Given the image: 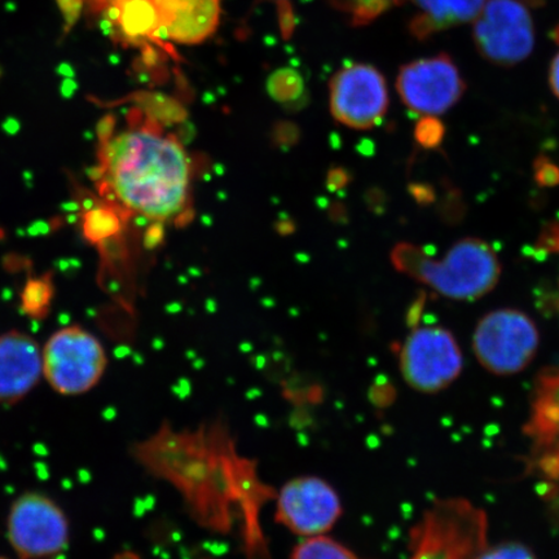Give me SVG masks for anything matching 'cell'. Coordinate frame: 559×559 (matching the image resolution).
Instances as JSON below:
<instances>
[{"label":"cell","mask_w":559,"mask_h":559,"mask_svg":"<svg viewBox=\"0 0 559 559\" xmlns=\"http://www.w3.org/2000/svg\"><path fill=\"white\" fill-rule=\"evenodd\" d=\"M389 108L386 81L379 69L354 64L331 81V111L340 123L355 130L373 129Z\"/></svg>","instance_id":"cell-12"},{"label":"cell","mask_w":559,"mask_h":559,"mask_svg":"<svg viewBox=\"0 0 559 559\" xmlns=\"http://www.w3.org/2000/svg\"><path fill=\"white\" fill-rule=\"evenodd\" d=\"M132 456L177 489L200 527L239 534L245 559H272L262 515L276 489L265 484L255 461L239 451L225 423L215 419L178 430L165 424L136 443Z\"/></svg>","instance_id":"cell-1"},{"label":"cell","mask_w":559,"mask_h":559,"mask_svg":"<svg viewBox=\"0 0 559 559\" xmlns=\"http://www.w3.org/2000/svg\"><path fill=\"white\" fill-rule=\"evenodd\" d=\"M108 180L117 199L148 219L167 221L183 212L191 169L177 140L148 130H132L108 145Z\"/></svg>","instance_id":"cell-2"},{"label":"cell","mask_w":559,"mask_h":559,"mask_svg":"<svg viewBox=\"0 0 559 559\" xmlns=\"http://www.w3.org/2000/svg\"><path fill=\"white\" fill-rule=\"evenodd\" d=\"M524 435L530 442L528 471L549 480H558L559 367L544 369L537 377Z\"/></svg>","instance_id":"cell-13"},{"label":"cell","mask_w":559,"mask_h":559,"mask_svg":"<svg viewBox=\"0 0 559 559\" xmlns=\"http://www.w3.org/2000/svg\"><path fill=\"white\" fill-rule=\"evenodd\" d=\"M488 531L485 510L472 501L437 500L411 530L408 559H479Z\"/></svg>","instance_id":"cell-4"},{"label":"cell","mask_w":559,"mask_h":559,"mask_svg":"<svg viewBox=\"0 0 559 559\" xmlns=\"http://www.w3.org/2000/svg\"><path fill=\"white\" fill-rule=\"evenodd\" d=\"M275 519L300 537L326 535L342 515L335 489L318 477L293 478L276 492Z\"/></svg>","instance_id":"cell-11"},{"label":"cell","mask_w":559,"mask_h":559,"mask_svg":"<svg viewBox=\"0 0 559 559\" xmlns=\"http://www.w3.org/2000/svg\"><path fill=\"white\" fill-rule=\"evenodd\" d=\"M393 263L403 274L454 300L486 296L501 275L496 251L486 241L473 237L454 243L439 260L416 245L401 243L393 250Z\"/></svg>","instance_id":"cell-3"},{"label":"cell","mask_w":559,"mask_h":559,"mask_svg":"<svg viewBox=\"0 0 559 559\" xmlns=\"http://www.w3.org/2000/svg\"><path fill=\"white\" fill-rule=\"evenodd\" d=\"M540 335L534 320L519 310L486 314L474 332L473 348L481 367L496 376L522 372L534 360Z\"/></svg>","instance_id":"cell-5"},{"label":"cell","mask_w":559,"mask_h":559,"mask_svg":"<svg viewBox=\"0 0 559 559\" xmlns=\"http://www.w3.org/2000/svg\"><path fill=\"white\" fill-rule=\"evenodd\" d=\"M549 86L551 93L555 94L559 100V51L550 62L549 68Z\"/></svg>","instance_id":"cell-24"},{"label":"cell","mask_w":559,"mask_h":559,"mask_svg":"<svg viewBox=\"0 0 559 559\" xmlns=\"http://www.w3.org/2000/svg\"><path fill=\"white\" fill-rule=\"evenodd\" d=\"M479 559H537L534 551L519 542L488 545Z\"/></svg>","instance_id":"cell-21"},{"label":"cell","mask_w":559,"mask_h":559,"mask_svg":"<svg viewBox=\"0 0 559 559\" xmlns=\"http://www.w3.org/2000/svg\"><path fill=\"white\" fill-rule=\"evenodd\" d=\"M335 7L347 13L355 26L372 23L383 12L393 9L401 0H332Z\"/></svg>","instance_id":"cell-19"},{"label":"cell","mask_w":559,"mask_h":559,"mask_svg":"<svg viewBox=\"0 0 559 559\" xmlns=\"http://www.w3.org/2000/svg\"><path fill=\"white\" fill-rule=\"evenodd\" d=\"M417 135L425 145H436L442 139L443 128L435 117H425L423 122L419 123Z\"/></svg>","instance_id":"cell-22"},{"label":"cell","mask_w":559,"mask_h":559,"mask_svg":"<svg viewBox=\"0 0 559 559\" xmlns=\"http://www.w3.org/2000/svg\"><path fill=\"white\" fill-rule=\"evenodd\" d=\"M302 76L296 70H277L270 76L269 91L278 102L295 100L302 93Z\"/></svg>","instance_id":"cell-20"},{"label":"cell","mask_w":559,"mask_h":559,"mask_svg":"<svg viewBox=\"0 0 559 559\" xmlns=\"http://www.w3.org/2000/svg\"><path fill=\"white\" fill-rule=\"evenodd\" d=\"M107 362L99 340L80 326L56 332L41 353L44 376L61 395L87 393L102 380Z\"/></svg>","instance_id":"cell-6"},{"label":"cell","mask_w":559,"mask_h":559,"mask_svg":"<svg viewBox=\"0 0 559 559\" xmlns=\"http://www.w3.org/2000/svg\"><path fill=\"white\" fill-rule=\"evenodd\" d=\"M463 354L452 333L439 326L416 328L400 353L403 379L412 389L436 394L463 372Z\"/></svg>","instance_id":"cell-8"},{"label":"cell","mask_w":559,"mask_h":559,"mask_svg":"<svg viewBox=\"0 0 559 559\" xmlns=\"http://www.w3.org/2000/svg\"><path fill=\"white\" fill-rule=\"evenodd\" d=\"M99 10L116 40L139 46L155 41L160 34L156 0H105Z\"/></svg>","instance_id":"cell-16"},{"label":"cell","mask_w":559,"mask_h":559,"mask_svg":"<svg viewBox=\"0 0 559 559\" xmlns=\"http://www.w3.org/2000/svg\"><path fill=\"white\" fill-rule=\"evenodd\" d=\"M465 88L457 66L445 53L403 66L396 79L405 107L425 117L444 115L460 102Z\"/></svg>","instance_id":"cell-9"},{"label":"cell","mask_w":559,"mask_h":559,"mask_svg":"<svg viewBox=\"0 0 559 559\" xmlns=\"http://www.w3.org/2000/svg\"><path fill=\"white\" fill-rule=\"evenodd\" d=\"M9 537L20 558H50L68 547L69 523L55 501L40 493H25L11 508Z\"/></svg>","instance_id":"cell-10"},{"label":"cell","mask_w":559,"mask_h":559,"mask_svg":"<svg viewBox=\"0 0 559 559\" xmlns=\"http://www.w3.org/2000/svg\"><path fill=\"white\" fill-rule=\"evenodd\" d=\"M44 374L40 348L29 335H0V404H15L31 393Z\"/></svg>","instance_id":"cell-14"},{"label":"cell","mask_w":559,"mask_h":559,"mask_svg":"<svg viewBox=\"0 0 559 559\" xmlns=\"http://www.w3.org/2000/svg\"><path fill=\"white\" fill-rule=\"evenodd\" d=\"M290 559H361L346 545L326 535L305 537L295 550Z\"/></svg>","instance_id":"cell-18"},{"label":"cell","mask_w":559,"mask_h":559,"mask_svg":"<svg viewBox=\"0 0 559 559\" xmlns=\"http://www.w3.org/2000/svg\"><path fill=\"white\" fill-rule=\"evenodd\" d=\"M280 11V21H282V29L285 34L290 35L293 33V27H295V20H293V13L290 10L289 3L280 2L278 3Z\"/></svg>","instance_id":"cell-23"},{"label":"cell","mask_w":559,"mask_h":559,"mask_svg":"<svg viewBox=\"0 0 559 559\" xmlns=\"http://www.w3.org/2000/svg\"><path fill=\"white\" fill-rule=\"evenodd\" d=\"M0 559H5V558L0 557Z\"/></svg>","instance_id":"cell-26"},{"label":"cell","mask_w":559,"mask_h":559,"mask_svg":"<svg viewBox=\"0 0 559 559\" xmlns=\"http://www.w3.org/2000/svg\"><path fill=\"white\" fill-rule=\"evenodd\" d=\"M417 9L409 31L419 40L449 31L451 27L473 23L488 0H411Z\"/></svg>","instance_id":"cell-17"},{"label":"cell","mask_w":559,"mask_h":559,"mask_svg":"<svg viewBox=\"0 0 559 559\" xmlns=\"http://www.w3.org/2000/svg\"><path fill=\"white\" fill-rule=\"evenodd\" d=\"M114 559H140L135 554H132V551H123V554L117 555Z\"/></svg>","instance_id":"cell-25"},{"label":"cell","mask_w":559,"mask_h":559,"mask_svg":"<svg viewBox=\"0 0 559 559\" xmlns=\"http://www.w3.org/2000/svg\"><path fill=\"white\" fill-rule=\"evenodd\" d=\"M477 51L500 67L521 64L533 53L536 35L534 19L521 0H488L473 21Z\"/></svg>","instance_id":"cell-7"},{"label":"cell","mask_w":559,"mask_h":559,"mask_svg":"<svg viewBox=\"0 0 559 559\" xmlns=\"http://www.w3.org/2000/svg\"><path fill=\"white\" fill-rule=\"evenodd\" d=\"M160 34L180 45H200L218 29L221 0H156Z\"/></svg>","instance_id":"cell-15"}]
</instances>
